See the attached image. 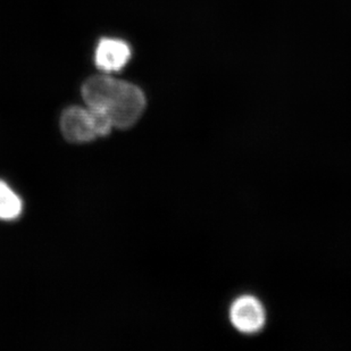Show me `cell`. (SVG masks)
Instances as JSON below:
<instances>
[{
	"mask_svg": "<svg viewBox=\"0 0 351 351\" xmlns=\"http://www.w3.org/2000/svg\"><path fill=\"white\" fill-rule=\"evenodd\" d=\"M132 57L129 43L117 38H103L95 50V63L100 70L110 73L117 72L128 65Z\"/></svg>",
	"mask_w": 351,
	"mask_h": 351,
	"instance_id": "cell-4",
	"label": "cell"
},
{
	"mask_svg": "<svg viewBox=\"0 0 351 351\" xmlns=\"http://www.w3.org/2000/svg\"><path fill=\"white\" fill-rule=\"evenodd\" d=\"M229 316L233 328L243 335H256L265 326V308L254 295L235 299L230 307Z\"/></svg>",
	"mask_w": 351,
	"mask_h": 351,
	"instance_id": "cell-3",
	"label": "cell"
},
{
	"mask_svg": "<svg viewBox=\"0 0 351 351\" xmlns=\"http://www.w3.org/2000/svg\"><path fill=\"white\" fill-rule=\"evenodd\" d=\"M23 213V202L8 183L0 180V222H14Z\"/></svg>",
	"mask_w": 351,
	"mask_h": 351,
	"instance_id": "cell-5",
	"label": "cell"
},
{
	"mask_svg": "<svg viewBox=\"0 0 351 351\" xmlns=\"http://www.w3.org/2000/svg\"><path fill=\"white\" fill-rule=\"evenodd\" d=\"M86 106L105 114L114 128L134 125L146 108V97L139 86L108 75H96L82 86Z\"/></svg>",
	"mask_w": 351,
	"mask_h": 351,
	"instance_id": "cell-1",
	"label": "cell"
},
{
	"mask_svg": "<svg viewBox=\"0 0 351 351\" xmlns=\"http://www.w3.org/2000/svg\"><path fill=\"white\" fill-rule=\"evenodd\" d=\"M113 129L105 114L88 106L70 107L60 117V130L70 143H91L97 138L108 136Z\"/></svg>",
	"mask_w": 351,
	"mask_h": 351,
	"instance_id": "cell-2",
	"label": "cell"
}]
</instances>
